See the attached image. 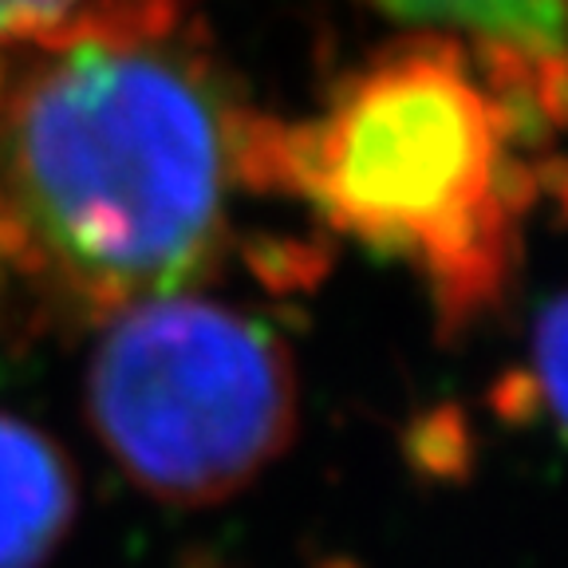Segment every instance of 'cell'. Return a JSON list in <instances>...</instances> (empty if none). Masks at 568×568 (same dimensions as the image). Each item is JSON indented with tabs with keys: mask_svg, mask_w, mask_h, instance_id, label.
Returning a JSON list of instances; mask_svg holds the SVG:
<instances>
[{
	"mask_svg": "<svg viewBox=\"0 0 568 568\" xmlns=\"http://www.w3.org/2000/svg\"><path fill=\"white\" fill-rule=\"evenodd\" d=\"M88 0H0V48L71 40V24Z\"/></svg>",
	"mask_w": 568,
	"mask_h": 568,
	"instance_id": "cell-6",
	"label": "cell"
},
{
	"mask_svg": "<svg viewBox=\"0 0 568 568\" xmlns=\"http://www.w3.org/2000/svg\"><path fill=\"white\" fill-rule=\"evenodd\" d=\"M0 55V265L103 316L182 293L225 213V131L202 83L106 32Z\"/></svg>",
	"mask_w": 568,
	"mask_h": 568,
	"instance_id": "cell-1",
	"label": "cell"
},
{
	"mask_svg": "<svg viewBox=\"0 0 568 568\" xmlns=\"http://www.w3.org/2000/svg\"><path fill=\"white\" fill-rule=\"evenodd\" d=\"M63 462L28 426L0 418V568H32L68 521Z\"/></svg>",
	"mask_w": 568,
	"mask_h": 568,
	"instance_id": "cell-4",
	"label": "cell"
},
{
	"mask_svg": "<svg viewBox=\"0 0 568 568\" xmlns=\"http://www.w3.org/2000/svg\"><path fill=\"white\" fill-rule=\"evenodd\" d=\"M537 372L560 423L568 426V301L552 304L537 332Z\"/></svg>",
	"mask_w": 568,
	"mask_h": 568,
	"instance_id": "cell-7",
	"label": "cell"
},
{
	"mask_svg": "<svg viewBox=\"0 0 568 568\" xmlns=\"http://www.w3.org/2000/svg\"><path fill=\"white\" fill-rule=\"evenodd\" d=\"M293 186L324 222L446 288L486 284L506 233V131L443 52L355 75L288 142Z\"/></svg>",
	"mask_w": 568,
	"mask_h": 568,
	"instance_id": "cell-2",
	"label": "cell"
},
{
	"mask_svg": "<svg viewBox=\"0 0 568 568\" xmlns=\"http://www.w3.org/2000/svg\"><path fill=\"white\" fill-rule=\"evenodd\" d=\"M115 316L91 367V410L126 474L205 501L281 450L293 379L261 324L182 293Z\"/></svg>",
	"mask_w": 568,
	"mask_h": 568,
	"instance_id": "cell-3",
	"label": "cell"
},
{
	"mask_svg": "<svg viewBox=\"0 0 568 568\" xmlns=\"http://www.w3.org/2000/svg\"><path fill=\"white\" fill-rule=\"evenodd\" d=\"M407 24H443L506 40L517 48H560L568 36V0H375Z\"/></svg>",
	"mask_w": 568,
	"mask_h": 568,
	"instance_id": "cell-5",
	"label": "cell"
}]
</instances>
